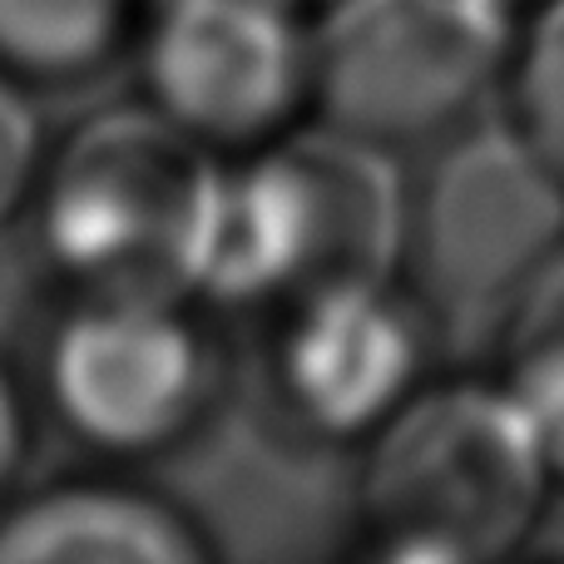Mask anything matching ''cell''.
Returning a JSON list of instances; mask_svg holds the SVG:
<instances>
[{
  "mask_svg": "<svg viewBox=\"0 0 564 564\" xmlns=\"http://www.w3.org/2000/svg\"><path fill=\"white\" fill-rule=\"evenodd\" d=\"M510 0H327L312 109L377 149L446 144L510 69Z\"/></svg>",
  "mask_w": 564,
  "mask_h": 564,
  "instance_id": "cell-4",
  "label": "cell"
},
{
  "mask_svg": "<svg viewBox=\"0 0 564 564\" xmlns=\"http://www.w3.org/2000/svg\"><path fill=\"white\" fill-rule=\"evenodd\" d=\"M194 520L109 480H65L0 510V564H198Z\"/></svg>",
  "mask_w": 564,
  "mask_h": 564,
  "instance_id": "cell-9",
  "label": "cell"
},
{
  "mask_svg": "<svg viewBox=\"0 0 564 564\" xmlns=\"http://www.w3.org/2000/svg\"><path fill=\"white\" fill-rule=\"evenodd\" d=\"M411 198L391 149L332 124L288 129L224 164L208 208L198 297L282 307L322 288L397 282Z\"/></svg>",
  "mask_w": 564,
  "mask_h": 564,
  "instance_id": "cell-1",
  "label": "cell"
},
{
  "mask_svg": "<svg viewBox=\"0 0 564 564\" xmlns=\"http://www.w3.org/2000/svg\"><path fill=\"white\" fill-rule=\"evenodd\" d=\"M506 89L510 129L564 178V0H545L516 35Z\"/></svg>",
  "mask_w": 564,
  "mask_h": 564,
  "instance_id": "cell-12",
  "label": "cell"
},
{
  "mask_svg": "<svg viewBox=\"0 0 564 564\" xmlns=\"http://www.w3.org/2000/svg\"><path fill=\"white\" fill-rule=\"evenodd\" d=\"M139 0H0V69L30 89L79 85L124 50Z\"/></svg>",
  "mask_w": 564,
  "mask_h": 564,
  "instance_id": "cell-10",
  "label": "cell"
},
{
  "mask_svg": "<svg viewBox=\"0 0 564 564\" xmlns=\"http://www.w3.org/2000/svg\"><path fill=\"white\" fill-rule=\"evenodd\" d=\"M30 85H20L15 75L0 69V224L30 208L40 188V174H45V129H40V115L25 95Z\"/></svg>",
  "mask_w": 564,
  "mask_h": 564,
  "instance_id": "cell-13",
  "label": "cell"
},
{
  "mask_svg": "<svg viewBox=\"0 0 564 564\" xmlns=\"http://www.w3.org/2000/svg\"><path fill=\"white\" fill-rule=\"evenodd\" d=\"M45 397L79 446L149 460L208 421L218 361L184 297H75L45 341Z\"/></svg>",
  "mask_w": 564,
  "mask_h": 564,
  "instance_id": "cell-6",
  "label": "cell"
},
{
  "mask_svg": "<svg viewBox=\"0 0 564 564\" xmlns=\"http://www.w3.org/2000/svg\"><path fill=\"white\" fill-rule=\"evenodd\" d=\"M564 253V178L506 124L460 129L411 198L406 258L421 302L451 322L510 312Z\"/></svg>",
  "mask_w": 564,
  "mask_h": 564,
  "instance_id": "cell-5",
  "label": "cell"
},
{
  "mask_svg": "<svg viewBox=\"0 0 564 564\" xmlns=\"http://www.w3.org/2000/svg\"><path fill=\"white\" fill-rule=\"evenodd\" d=\"M292 6H297V10H302V6H327V0H292Z\"/></svg>",
  "mask_w": 564,
  "mask_h": 564,
  "instance_id": "cell-15",
  "label": "cell"
},
{
  "mask_svg": "<svg viewBox=\"0 0 564 564\" xmlns=\"http://www.w3.org/2000/svg\"><path fill=\"white\" fill-rule=\"evenodd\" d=\"M555 486L506 381L421 387L367 441V550L391 564L506 560L535 535Z\"/></svg>",
  "mask_w": 564,
  "mask_h": 564,
  "instance_id": "cell-2",
  "label": "cell"
},
{
  "mask_svg": "<svg viewBox=\"0 0 564 564\" xmlns=\"http://www.w3.org/2000/svg\"><path fill=\"white\" fill-rule=\"evenodd\" d=\"M510 6H516V0H510Z\"/></svg>",
  "mask_w": 564,
  "mask_h": 564,
  "instance_id": "cell-16",
  "label": "cell"
},
{
  "mask_svg": "<svg viewBox=\"0 0 564 564\" xmlns=\"http://www.w3.org/2000/svg\"><path fill=\"white\" fill-rule=\"evenodd\" d=\"M25 456H30V406L15 381L0 371V490L15 486Z\"/></svg>",
  "mask_w": 564,
  "mask_h": 564,
  "instance_id": "cell-14",
  "label": "cell"
},
{
  "mask_svg": "<svg viewBox=\"0 0 564 564\" xmlns=\"http://www.w3.org/2000/svg\"><path fill=\"white\" fill-rule=\"evenodd\" d=\"M268 387L292 431L327 446L371 441L411 397L431 357L426 302L397 282H347L282 302Z\"/></svg>",
  "mask_w": 564,
  "mask_h": 564,
  "instance_id": "cell-8",
  "label": "cell"
},
{
  "mask_svg": "<svg viewBox=\"0 0 564 564\" xmlns=\"http://www.w3.org/2000/svg\"><path fill=\"white\" fill-rule=\"evenodd\" d=\"M500 381L530 416L555 480H564V253L550 258L510 307Z\"/></svg>",
  "mask_w": 564,
  "mask_h": 564,
  "instance_id": "cell-11",
  "label": "cell"
},
{
  "mask_svg": "<svg viewBox=\"0 0 564 564\" xmlns=\"http://www.w3.org/2000/svg\"><path fill=\"white\" fill-rule=\"evenodd\" d=\"M224 159L154 105L109 109L50 149L35 238L75 297H188Z\"/></svg>",
  "mask_w": 564,
  "mask_h": 564,
  "instance_id": "cell-3",
  "label": "cell"
},
{
  "mask_svg": "<svg viewBox=\"0 0 564 564\" xmlns=\"http://www.w3.org/2000/svg\"><path fill=\"white\" fill-rule=\"evenodd\" d=\"M139 79L144 105L218 159L253 154L312 105V30L292 0H159Z\"/></svg>",
  "mask_w": 564,
  "mask_h": 564,
  "instance_id": "cell-7",
  "label": "cell"
}]
</instances>
